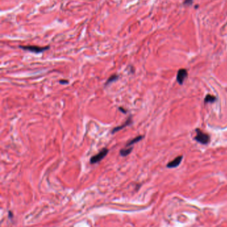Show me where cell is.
Instances as JSON below:
<instances>
[{
  "label": "cell",
  "instance_id": "cell-13",
  "mask_svg": "<svg viewBox=\"0 0 227 227\" xmlns=\"http://www.w3.org/2000/svg\"><path fill=\"white\" fill-rule=\"evenodd\" d=\"M119 109L121 111V112H123L124 113H127V111H125V109H124L122 108V107H119Z\"/></svg>",
  "mask_w": 227,
  "mask_h": 227
},
{
  "label": "cell",
  "instance_id": "cell-6",
  "mask_svg": "<svg viewBox=\"0 0 227 227\" xmlns=\"http://www.w3.org/2000/svg\"><path fill=\"white\" fill-rule=\"evenodd\" d=\"M182 159H183V156L177 157L176 159L173 160V161H172L169 163V164L167 165V167L168 168L177 167V166H178L180 165L181 162L182 161Z\"/></svg>",
  "mask_w": 227,
  "mask_h": 227
},
{
  "label": "cell",
  "instance_id": "cell-4",
  "mask_svg": "<svg viewBox=\"0 0 227 227\" xmlns=\"http://www.w3.org/2000/svg\"><path fill=\"white\" fill-rule=\"evenodd\" d=\"M187 75H188V73H187V71L186 69H181L180 70H178L177 72V82L179 83L180 85H182L185 79L187 77Z\"/></svg>",
  "mask_w": 227,
  "mask_h": 227
},
{
  "label": "cell",
  "instance_id": "cell-10",
  "mask_svg": "<svg viewBox=\"0 0 227 227\" xmlns=\"http://www.w3.org/2000/svg\"><path fill=\"white\" fill-rule=\"evenodd\" d=\"M217 100L216 97L214 96L211 95H207L206 96V97L205 99V103H214Z\"/></svg>",
  "mask_w": 227,
  "mask_h": 227
},
{
  "label": "cell",
  "instance_id": "cell-11",
  "mask_svg": "<svg viewBox=\"0 0 227 227\" xmlns=\"http://www.w3.org/2000/svg\"><path fill=\"white\" fill-rule=\"evenodd\" d=\"M193 0H185L184 2V5H190L193 3Z\"/></svg>",
  "mask_w": 227,
  "mask_h": 227
},
{
  "label": "cell",
  "instance_id": "cell-12",
  "mask_svg": "<svg viewBox=\"0 0 227 227\" xmlns=\"http://www.w3.org/2000/svg\"><path fill=\"white\" fill-rule=\"evenodd\" d=\"M59 83L61 84H67L69 83V81L67 80H60Z\"/></svg>",
  "mask_w": 227,
  "mask_h": 227
},
{
  "label": "cell",
  "instance_id": "cell-9",
  "mask_svg": "<svg viewBox=\"0 0 227 227\" xmlns=\"http://www.w3.org/2000/svg\"><path fill=\"white\" fill-rule=\"evenodd\" d=\"M118 78H119V75H115H115H111V76L108 79L107 81H106L105 85H108L109 84H110V83H111L114 82V81H117V80L118 79Z\"/></svg>",
  "mask_w": 227,
  "mask_h": 227
},
{
  "label": "cell",
  "instance_id": "cell-7",
  "mask_svg": "<svg viewBox=\"0 0 227 227\" xmlns=\"http://www.w3.org/2000/svg\"><path fill=\"white\" fill-rule=\"evenodd\" d=\"M133 150V147H126L125 149H123L120 151V155L122 157H127L131 153Z\"/></svg>",
  "mask_w": 227,
  "mask_h": 227
},
{
  "label": "cell",
  "instance_id": "cell-1",
  "mask_svg": "<svg viewBox=\"0 0 227 227\" xmlns=\"http://www.w3.org/2000/svg\"><path fill=\"white\" fill-rule=\"evenodd\" d=\"M19 47L23 50L28 51H30V52L38 54L43 53L45 51L48 50L49 49L50 47L49 45L45 47H39L37 46V45H19Z\"/></svg>",
  "mask_w": 227,
  "mask_h": 227
},
{
  "label": "cell",
  "instance_id": "cell-3",
  "mask_svg": "<svg viewBox=\"0 0 227 227\" xmlns=\"http://www.w3.org/2000/svg\"><path fill=\"white\" fill-rule=\"evenodd\" d=\"M108 152H109V150L107 149V148H104V149H103L98 154L93 156L90 159L91 164H95V163H97L101 161V160L105 158V157L107 155Z\"/></svg>",
  "mask_w": 227,
  "mask_h": 227
},
{
  "label": "cell",
  "instance_id": "cell-2",
  "mask_svg": "<svg viewBox=\"0 0 227 227\" xmlns=\"http://www.w3.org/2000/svg\"><path fill=\"white\" fill-rule=\"evenodd\" d=\"M196 135L195 137V140L198 141L199 143L201 144H207L210 141V137L209 135L206 134V133H203L202 131L199 129H196Z\"/></svg>",
  "mask_w": 227,
  "mask_h": 227
},
{
  "label": "cell",
  "instance_id": "cell-5",
  "mask_svg": "<svg viewBox=\"0 0 227 227\" xmlns=\"http://www.w3.org/2000/svg\"><path fill=\"white\" fill-rule=\"evenodd\" d=\"M132 123H133V121H132V117H131V116H130L128 118V119H127V120L125 122V123L123 124V125H121L118 126V127H115L113 130H112L111 133H116L117 131H119L120 130H121V129H123L124 128H125L127 126H129L130 125H131Z\"/></svg>",
  "mask_w": 227,
  "mask_h": 227
},
{
  "label": "cell",
  "instance_id": "cell-8",
  "mask_svg": "<svg viewBox=\"0 0 227 227\" xmlns=\"http://www.w3.org/2000/svg\"><path fill=\"white\" fill-rule=\"evenodd\" d=\"M143 138V136H138V137H135V138H134L133 139H132V140L129 141L128 143H127L126 147H129V146H131V145H133V144L137 143V142L140 141Z\"/></svg>",
  "mask_w": 227,
  "mask_h": 227
}]
</instances>
